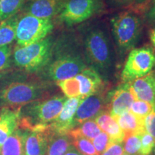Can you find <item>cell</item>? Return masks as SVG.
Wrapping results in <instances>:
<instances>
[{"label": "cell", "instance_id": "6da1fadb", "mask_svg": "<svg viewBox=\"0 0 155 155\" xmlns=\"http://www.w3.org/2000/svg\"><path fill=\"white\" fill-rule=\"evenodd\" d=\"M67 98L55 96L31 102L20 108L19 128L26 131H43L61 113Z\"/></svg>", "mask_w": 155, "mask_h": 155}, {"label": "cell", "instance_id": "7a4b0ae2", "mask_svg": "<svg viewBox=\"0 0 155 155\" xmlns=\"http://www.w3.org/2000/svg\"><path fill=\"white\" fill-rule=\"evenodd\" d=\"M84 58L87 65L106 76L113 64L111 42L108 35L100 28H93L86 32L83 40Z\"/></svg>", "mask_w": 155, "mask_h": 155}, {"label": "cell", "instance_id": "3957f363", "mask_svg": "<svg viewBox=\"0 0 155 155\" xmlns=\"http://www.w3.org/2000/svg\"><path fill=\"white\" fill-rule=\"evenodd\" d=\"M54 42L51 37L29 45H17L12 53V61L19 68L35 73L48 66L52 59Z\"/></svg>", "mask_w": 155, "mask_h": 155}, {"label": "cell", "instance_id": "277c9868", "mask_svg": "<svg viewBox=\"0 0 155 155\" xmlns=\"http://www.w3.org/2000/svg\"><path fill=\"white\" fill-rule=\"evenodd\" d=\"M46 83L16 81L0 88V105L3 107L21 108L31 102L42 99L47 93Z\"/></svg>", "mask_w": 155, "mask_h": 155}, {"label": "cell", "instance_id": "5b68a950", "mask_svg": "<svg viewBox=\"0 0 155 155\" xmlns=\"http://www.w3.org/2000/svg\"><path fill=\"white\" fill-rule=\"evenodd\" d=\"M112 35L120 53L133 49L138 42L142 30V22L137 13L122 12L111 19Z\"/></svg>", "mask_w": 155, "mask_h": 155}, {"label": "cell", "instance_id": "8992f818", "mask_svg": "<svg viewBox=\"0 0 155 155\" xmlns=\"http://www.w3.org/2000/svg\"><path fill=\"white\" fill-rule=\"evenodd\" d=\"M53 28L51 19L39 18L26 13L21 14L17 25L15 40L17 45H29L47 38Z\"/></svg>", "mask_w": 155, "mask_h": 155}, {"label": "cell", "instance_id": "52a82bcc", "mask_svg": "<svg viewBox=\"0 0 155 155\" xmlns=\"http://www.w3.org/2000/svg\"><path fill=\"white\" fill-rule=\"evenodd\" d=\"M87 67L84 57L80 53L72 49L63 50L58 52L57 57L48 65L47 74L51 80L57 82L75 77Z\"/></svg>", "mask_w": 155, "mask_h": 155}, {"label": "cell", "instance_id": "ba28073f", "mask_svg": "<svg viewBox=\"0 0 155 155\" xmlns=\"http://www.w3.org/2000/svg\"><path fill=\"white\" fill-rule=\"evenodd\" d=\"M154 67L155 53L152 48H133L128 55L121 71L122 83L131 82L144 76Z\"/></svg>", "mask_w": 155, "mask_h": 155}, {"label": "cell", "instance_id": "9c48e42d", "mask_svg": "<svg viewBox=\"0 0 155 155\" xmlns=\"http://www.w3.org/2000/svg\"><path fill=\"white\" fill-rule=\"evenodd\" d=\"M101 8V0H65L58 18L68 26H73L88 20Z\"/></svg>", "mask_w": 155, "mask_h": 155}, {"label": "cell", "instance_id": "30bf717a", "mask_svg": "<svg viewBox=\"0 0 155 155\" xmlns=\"http://www.w3.org/2000/svg\"><path fill=\"white\" fill-rule=\"evenodd\" d=\"M107 95L104 88L86 97L77 108L73 119V127L75 128L83 122L95 119L102 112L107 111Z\"/></svg>", "mask_w": 155, "mask_h": 155}, {"label": "cell", "instance_id": "8fae6325", "mask_svg": "<svg viewBox=\"0 0 155 155\" xmlns=\"http://www.w3.org/2000/svg\"><path fill=\"white\" fill-rule=\"evenodd\" d=\"M107 111L114 119L130 111L133 102L137 100L130 83H122L107 95Z\"/></svg>", "mask_w": 155, "mask_h": 155}, {"label": "cell", "instance_id": "7c38bea8", "mask_svg": "<svg viewBox=\"0 0 155 155\" xmlns=\"http://www.w3.org/2000/svg\"><path fill=\"white\" fill-rule=\"evenodd\" d=\"M84 98L81 96L69 98L64 103L61 113L49 125V129L55 134H68L74 129L73 119L78 106Z\"/></svg>", "mask_w": 155, "mask_h": 155}, {"label": "cell", "instance_id": "4fadbf2b", "mask_svg": "<svg viewBox=\"0 0 155 155\" xmlns=\"http://www.w3.org/2000/svg\"><path fill=\"white\" fill-rule=\"evenodd\" d=\"M75 78L79 83L80 96L84 98L105 88L102 76L91 67L86 68Z\"/></svg>", "mask_w": 155, "mask_h": 155}, {"label": "cell", "instance_id": "5bb4252c", "mask_svg": "<svg viewBox=\"0 0 155 155\" xmlns=\"http://www.w3.org/2000/svg\"><path fill=\"white\" fill-rule=\"evenodd\" d=\"M65 0H34L25 7V13L42 19H51L60 13Z\"/></svg>", "mask_w": 155, "mask_h": 155}, {"label": "cell", "instance_id": "9a60e30c", "mask_svg": "<svg viewBox=\"0 0 155 155\" xmlns=\"http://www.w3.org/2000/svg\"><path fill=\"white\" fill-rule=\"evenodd\" d=\"M129 83L137 99L150 103L155 108V70Z\"/></svg>", "mask_w": 155, "mask_h": 155}, {"label": "cell", "instance_id": "2e32d148", "mask_svg": "<svg viewBox=\"0 0 155 155\" xmlns=\"http://www.w3.org/2000/svg\"><path fill=\"white\" fill-rule=\"evenodd\" d=\"M25 131V155H45L52 134L49 128L43 131Z\"/></svg>", "mask_w": 155, "mask_h": 155}, {"label": "cell", "instance_id": "e0dca14e", "mask_svg": "<svg viewBox=\"0 0 155 155\" xmlns=\"http://www.w3.org/2000/svg\"><path fill=\"white\" fill-rule=\"evenodd\" d=\"M3 107L0 111V147L19 127L21 108Z\"/></svg>", "mask_w": 155, "mask_h": 155}, {"label": "cell", "instance_id": "ac0fdd59", "mask_svg": "<svg viewBox=\"0 0 155 155\" xmlns=\"http://www.w3.org/2000/svg\"><path fill=\"white\" fill-rule=\"evenodd\" d=\"M95 121L100 129L107 134L111 142H124L125 134L119 127L118 122L108 111H104L95 118Z\"/></svg>", "mask_w": 155, "mask_h": 155}, {"label": "cell", "instance_id": "d6986e66", "mask_svg": "<svg viewBox=\"0 0 155 155\" xmlns=\"http://www.w3.org/2000/svg\"><path fill=\"white\" fill-rule=\"evenodd\" d=\"M25 131L17 128L0 147L1 155L25 154Z\"/></svg>", "mask_w": 155, "mask_h": 155}, {"label": "cell", "instance_id": "ffe728a7", "mask_svg": "<svg viewBox=\"0 0 155 155\" xmlns=\"http://www.w3.org/2000/svg\"><path fill=\"white\" fill-rule=\"evenodd\" d=\"M119 127L123 130L126 136L130 134H143L145 131L144 119H141L131 111L126 112L116 118Z\"/></svg>", "mask_w": 155, "mask_h": 155}, {"label": "cell", "instance_id": "44dd1931", "mask_svg": "<svg viewBox=\"0 0 155 155\" xmlns=\"http://www.w3.org/2000/svg\"><path fill=\"white\" fill-rule=\"evenodd\" d=\"M72 146V139L68 134L52 132L45 155H64Z\"/></svg>", "mask_w": 155, "mask_h": 155}, {"label": "cell", "instance_id": "7402d4cb", "mask_svg": "<svg viewBox=\"0 0 155 155\" xmlns=\"http://www.w3.org/2000/svg\"><path fill=\"white\" fill-rule=\"evenodd\" d=\"M20 15L17 13L0 22V47L8 46L15 40L17 25Z\"/></svg>", "mask_w": 155, "mask_h": 155}, {"label": "cell", "instance_id": "603a6c76", "mask_svg": "<svg viewBox=\"0 0 155 155\" xmlns=\"http://www.w3.org/2000/svg\"><path fill=\"white\" fill-rule=\"evenodd\" d=\"M101 132V129L97 124L95 120L91 119L83 122L80 125L70 131L68 134L81 136L92 141Z\"/></svg>", "mask_w": 155, "mask_h": 155}, {"label": "cell", "instance_id": "cb8c5ba5", "mask_svg": "<svg viewBox=\"0 0 155 155\" xmlns=\"http://www.w3.org/2000/svg\"><path fill=\"white\" fill-rule=\"evenodd\" d=\"M23 3L24 0H0V22L17 15Z\"/></svg>", "mask_w": 155, "mask_h": 155}, {"label": "cell", "instance_id": "d4e9b609", "mask_svg": "<svg viewBox=\"0 0 155 155\" xmlns=\"http://www.w3.org/2000/svg\"><path fill=\"white\" fill-rule=\"evenodd\" d=\"M71 139L72 144L76 150L82 155H98L96 149L93 144L92 141L89 139L79 135L69 134Z\"/></svg>", "mask_w": 155, "mask_h": 155}, {"label": "cell", "instance_id": "484cf974", "mask_svg": "<svg viewBox=\"0 0 155 155\" xmlns=\"http://www.w3.org/2000/svg\"><path fill=\"white\" fill-rule=\"evenodd\" d=\"M56 84L61 88L66 98H75V97L81 96L78 81L75 77L63 81H57Z\"/></svg>", "mask_w": 155, "mask_h": 155}, {"label": "cell", "instance_id": "4316f807", "mask_svg": "<svg viewBox=\"0 0 155 155\" xmlns=\"http://www.w3.org/2000/svg\"><path fill=\"white\" fill-rule=\"evenodd\" d=\"M124 153L131 155H140L141 135L130 134L126 136L124 141Z\"/></svg>", "mask_w": 155, "mask_h": 155}, {"label": "cell", "instance_id": "83f0119b", "mask_svg": "<svg viewBox=\"0 0 155 155\" xmlns=\"http://www.w3.org/2000/svg\"><path fill=\"white\" fill-rule=\"evenodd\" d=\"M154 109V106L150 103L141 100H136L131 106L130 111L137 116L144 119Z\"/></svg>", "mask_w": 155, "mask_h": 155}, {"label": "cell", "instance_id": "f1b7e54d", "mask_svg": "<svg viewBox=\"0 0 155 155\" xmlns=\"http://www.w3.org/2000/svg\"><path fill=\"white\" fill-rule=\"evenodd\" d=\"M155 147V139L148 133L141 135V149L139 154L150 155Z\"/></svg>", "mask_w": 155, "mask_h": 155}, {"label": "cell", "instance_id": "f546056e", "mask_svg": "<svg viewBox=\"0 0 155 155\" xmlns=\"http://www.w3.org/2000/svg\"><path fill=\"white\" fill-rule=\"evenodd\" d=\"M92 143L96 149V152L101 155L106 150L108 145L111 143L109 136L105 132H101L92 140Z\"/></svg>", "mask_w": 155, "mask_h": 155}, {"label": "cell", "instance_id": "4dcf8cb0", "mask_svg": "<svg viewBox=\"0 0 155 155\" xmlns=\"http://www.w3.org/2000/svg\"><path fill=\"white\" fill-rule=\"evenodd\" d=\"M12 53V51L9 45L0 47V73L5 71L10 65Z\"/></svg>", "mask_w": 155, "mask_h": 155}, {"label": "cell", "instance_id": "1f68e13d", "mask_svg": "<svg viewBox=\"0 0 155 155\" xmlns=\"http://www.w3.org/2000/svg\"><path fill=\"white\" fill-rule=\"evenodd\" d=\"M145 131L155 139V108L144 119Z\"/></svg>", "mask_w": 155, "mask_h": 155}, {"label": "cell", "instance_id": "d6a6232c", "mask_svg": "<svg viewBox=\"0 0 155 155\" xmlns=\"http://www.w3.org/2000/svg\"><path fill=\"white\" fill-rule=\"evenodd\" d=\"M124 153V142H111L101 155H122Z\"/></svg>", "mask_w": 155, "mask_h": 155}, {"label": "cell", "instance_id": "836d02e7", "mask_svg": "<svg viewBox=\"0 0 155 155\" xmlns=\"http://www.w3.org/2000/svg\"><path fill=\"white\" fill-rule=\"evenodd\" d=\"M152 2L153 0H135L134 2L131 5L132 9H131V11L139 14L147 10L148 11Z\"/></svg>", "mask_w": 155, "mask_h": 155}, {"label": "cell", "instance_id": "e575fe53", "mask_svg": "<svg viewBox=\"0 0 155 155\" xmlns=\"http://www.w3.org/2000/svg\"><path fill=\"white\" fill-rule=\"evenodd\" d=\"M112 6L116 7H122L131 6L135 0H108Z\"/></svg>", "mask_w": 155, "mask_h": 155}, {"label": "cell", "instance_id": "d590c367", "mask_svg": "<svg viewBox=\"0 0 155 155\" xmlns=\"http://www.w3.org/2000/svg\"><path fill=\"white\" fill-rule=\"evenodd\" d=\"M147 17L150 22H155V1L153 2L152 5L150 6V9H148Z\"/></svg>", "mask_w": 155, "mask_h": 155}, {"label": "cell", "instance_id": "8d00e7d4", "mask_svg": "<svg viewBox=\"0 0 155 155\" xmlns=\"http://www.w3.org/2000/svg\"><path fill=\"white\" fill-rule=\"evenodd\" d=\"M64 155H82L74 147L72 146L69 149V150Z\"/></svg>", "mask_w": 155, "mask_h": 155}, {"label": "cell", "instance_id": "74e56055", "mask_svg": "<svg viewBox=\"0 0 155 155\" xmlns=\"http://www.w3.org/2000/svg\"><path fill=\"white\" fill-rule=\"evenodd\" d=\"M150 38L151 42H152V45L155 48V28L153 29V30L150 31Z\"/></svg>", "mask_w": 155, "mask_h": 155}, {"label": "cell", "instance_id": "f35d334b", "mask_svg": "<svg viewBox=\"0 0 155 155\" xmlns=\"http://www.w3.org/2000/svg\"><path fill=\"white\" fill-rule=\"evenodd\" d=\"M122 155H131V154H127V153H124Z\"/></svg>", "mask_w": 155, "mask_h": 155}, {"label": "cell", "instance_id": "ab89813d", "mask_svg": "<svg viewBox=\"0 0 155 155\" xmlns=\"http://www.w3.org/2000/svg\"><path fill=\"white\" fill-rule=\"evenodd\" d=\"M153 151H154V155H155V147H154V150H153Z\"/></svg>", "mask_w": 155, "mask_h": 155}, {"label": "cell", "instance_id": "60d3db41", "mask_svg": "<svg viewBox=\"0 0 155 155\" xmlns=\"http://www.w3.org/2000/svg\"><path fill=\"white\" fill-rule=\"evenodd\" d=\"M30 1H34V0H30Z\"/></svg>", "mask_w": 155, "mask_h": 155}, {"label": "cell", "instance_id": "b9f144b4", "mask_svg": "<svg viewBox=\"0 0 155 155\" xmlns=\"http://www.w3.org/2000/svg\"><path fill=\"white\" fill-rule=\"evenodd\" d=\"M154 1H155V0H153V2H154ZM152 3H153V2H152Z\"/></svg>", "mask_w": 155, "mask_h": 155}, {"label": "cell", "instance_id": "7bdbcfd3", "mask_svg": "<svg viewBox=\"0 0 155 155\" xmlns=\"http://www.w3.org/2000/svg\"><path fill=\"white\" fill-rule=\"evenodd\" d=\"M0 155H1V153H0Z\"/></svg>", "mask_w": 155, "mask_h": 155}, {"label": "cell", "instance_id": "ee69618b", "mask_svg": "<svg viewBox=\"0 0 155 155\" xmlns=\"http://www.w3.org/2000/svg\"><path fill=\"white\" fill-rule=\"evenodd\" d=\"M24 155H25V154H24Z\"/></svg>", "mask_w": 155, "mask_h": 155}]
</instances>
